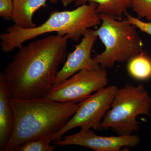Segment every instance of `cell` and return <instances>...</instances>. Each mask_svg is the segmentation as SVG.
I'll list each match as a JSON object with an SVG mask.
<instances>
[{
	"label": "cell",
	"instance_id": "6da1fadb",
	"mask_svg": "<svg viewBox=\"0 0 151 151\" xmlns=\"http://www.w3.org/2000/svg\"><path fill=\"white\" fill-rule=\"evenodd\" d=\"M69 36L49 35L22 45L3 72L11 99L44 98L67 59Z\"/></svg>",
	"mask_w": 151,
	"mask_h": 151
},
{
	"label": "cell",
	"instance_id": "7a4b0ae2",
	"mask_svg": "<svg viewBox=\"0 0 151 151\" xmlns=\"http://www.w3.org/2000/svg\"><path fill=\"white\" fill-rule=\"evenodd\" d=\"M14 115L13 131L4 151L29 141L52 136L75 114L80 103L56 102L46 98L11 99Z\"/></svg>",
	"mask_w": 151,
	"mask_h": 151
},
{
	"label": "cell",
	"instance_id": "3957f363",
	"mask_svg": "<svg viewBox=\"0 0 151 151\" xmlns=\"http://www.w3.org/2000/svg\"><path fill=\"white\" fill-rule=\"evenodd\" d=\"M97 5L94 3L78 6L70 11H54L40 25L25 28L17 25L9 27L0 35V46L3 52H9L19 48L27 41L48 33L56 32L58 35H68L70 39L78 41L87 30L102 22L97 12Z\"/></svg>",
	"mask_w": 151,
	"mask_h": 151
},
{
	"label": "cell",
	"instance_id": "277c9868",
	"mask_svg": "<svg viewBox=\"0 0 151 151\" xmlns=\"http://www.w3.org/2000/svg\"><path fill=\"white\" fill-rule=\"evenodd\" d=\"M102 22L94 32L105 46L104 51L93 57L103 69L116 62L128 63L143 52V43L136 27L127 18L119 19L100 14Z\"/></svg>",
	"mask_w": 151,
	"mask_h": 151
},
{
	"label": "cell",
	"instance_id": "5b68a950",
	"mask_svg": "<svg viewBox=\"0 0 151 151\" xmlns=\"http://www.w3.org/2000/svg\"><path fill=\"white\" fill-rule=\"evenodd\" d=\"M151 107V97L142 84H127L118 89L99 130L110 129L120 136L133 134L139 130L137 117L150 116Z\"/></svg>",
	"mask_w": 151,
	"mask_h": 151
},
{
	"label": "cell",
	"instance_id": "8992f818",
	"mask_svg": "<svg viewBox=\"0 0 151 151\" xmlns=\"http://www.w3.org/2000/svg\"><path fill=\"white\" fill-rule=\"evenodd\" d=\"M108 84L106 69H84L52 86L45 98L56 102L81 103Z\"/></svg>",
	"mask_w": 151,
	"mask_h": 151
},
{
	"label": "cell",
	"instance_id": "52a82bcc",
	"mask_svg": "<svg viewBox=\"0 0 151 151\" xmlns=\"http://www.w3.org/2000/svg\"><path fill=\"white\" fill-rule=\"evenodd\" d=\"M118 89L116 85L107 86L81 102L69 122L53 135V141L60 140L66 132L76 127H80L81 129L99 130L101 122L111 108Z\"/></svg>",
	"mask_w": 151,
	"mask_h": 151
},
{
	"label": "cell",
	"instance_id": "ba28073f",
	"mask_svg": "<svg viewBox=\"0 0 151 151\" xmlns=\"http://www.w3.org/2000/svg\"><path fill=\"white\" fill-rule=\"evenodd\" d=\"M139 143V137L135 134L104 137L96 134L90 129H81L78 133L63 137L54 142V145L81 146L95 151H121L124 147H134Z\"/></svg>",
	"mask_w": 151,
	"mask_h": 151
},
{
	"label": "cell",
	"instance_id": "9c48e42d",
	"mask_svg": "<svg viewBox=\"0 0 151 151\" xmlns=\"http://www.w3.org/2000/svg\"><path fill=\"white\" fill-rule=\"evenodd\" d=\"M82 37L80 43L75 45L73 52L68 55L63 66L59 70L53 86L80 70L95 69L100 67L93 58L91 57L92 47L98 38L94 30H87Z\"/></svg>",
	"mask_w": 151,
	"mask_h": 151
},
{
	"label": "cell",
	"instance_id": "30bf717a",
	"mask_svg": "<svg viewBox=\"0 0 151 151\" xmlns=\"http://www.w3.org/2000/svg\"><path fill=\"white\" fill-rule=\"evenodd\" d=\"M10 95L3 72H0V151H4L14 124V115L10 104Z\"/></svg>",
	"mask_w": 151,
	"mask_h": 151
},
{
	"label": "cell",
	"instance_id": "8fae6325",
	"mask_svg": "<svg viewBox=\"0 0 151 151\" xmlns=\"http://www.w3.org/2000/svg\"><path fill=\"white\" fill-rule=\"evenodd\" d=\"M59 0H13L12 19L14 24L31 28L36 27L34 22L33 16L41 8L46 7L47 2L55 4Z\"/></svg>",
	"mask_w": 151,
	"mask_h": 151
},
{
	"label": "cell",
	"instance_id": "7c38bea8",
	"mask_svg": "<svg viewBox=\"0 0 151 151\" xmlns=\"http://www.w3.org/2000/svg\"><path fill=\"white\" fill-rule=\"evenodd\" d=\"M74 2L78 6L88 3H95L97 5L98 14L119 19H122L123 16L128 12L131 6L130 0H75Z\"/></svg>",
	"mask_w": 151,
	"mask_h": 151
},
{
	"label": "cell",
	"instance_id": "4fadbf2b",
	"mask_svg": "<svg viewBox=\"0 0 151 151\" xmlns=\"http://www.w3.org/2000/svg\"><path fill=\"white\" fill-rule=\"evenodd\" d=\"M127 70L131 76L138 80L151 78V58L143 52L128 62Z\"/></svg>",
	"mask_w": 151,
	"mask_h": 151
},
{
	"label": "cell",
	"instance_id": "5bb4252c",
	"mask_svg": "<svg viewBox=\"0 0 151 151\" xmlns=\"http://www.w3.org/2000/svg\"><path fill=\"white\" fill-rule=\"evenodd\" d=\"M52 141V136L33 140L14 148L11 151H52L56 147L50 145Z\"/></svg>",
	"mask_w": 151,
	"mask_h": 151
},
{
	"label": "cell",
	"instance_id": "9a60e30c",
	"mask_svg": "<svg viewBox=\"0 0 151 151\" xmlns=\"http://www.w3.org/2000/svg\"><path fill=\"white\" fill-rule=\"evenodd\" d=\"M131 8L139 18L151 20V0H130Z\"/></svg>",
	"mask_w": 151,
	"mask_h": 151
},
{
	"label": "cell",
	"instance_id": "2e32d148",
	"mask_svg": "<svg viewBox=\"0 0 151 151\" xmlns=\"http://www.w3.org/2000/svg\"><path fill=\"white\" fill-rule=\"evenodd\" d=\"M125 15L130 23L134 26L136 28L151 36V22L143 21L140 19L133 16L128 12Z\"/></svg>",
	"mask_w": 151,
	"mask_h": 151
},
{
	"label": "cell",
	"instance_id": "e0dca14e",
	"mask_svg": "<svg viewBox=\"0 0 151 151\" xmlns=\"http://www.w3.org/2000/svg\"><path fill=\"white\" fill-rule=\"evenodd\" d=\"M13 0H0V17L6 20H12Z\"/></svg>",
	"mask_w": 151,
	"mask_h": 151
},
{
	"label": "cell",
	"instance_id": "ac0fdd59",
	"mask_svg": "<svg viewBox=\"0 0 151 151\" xmlns=\"http://www.w3.org/2000/svg\"><path fill=\"white\" fill-rule=\"evenodd\" d=\"M74 1L75 0H61V1L63 6L66 7L69 5L71 3L74 2Z\"/></svg>",
	"mask_w": 151,
	"mask_h": 151
}]
</instances>
